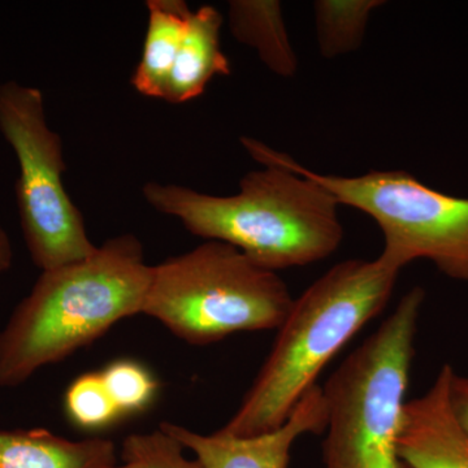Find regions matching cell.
<instances>
[{"label": "cell", "instance_id": "cell-8", "mask_svg": "<svg viewBox=\"0 0 468 468\" xmlns=\"http://www.w3.org/2000/svg\"><path fill=\"white\" fill-rule=\"evenodd\" d=\"M326 419L324 394L316 385L285 424L264 435L234 437L220 430L202 435L169 421H163L159 428L177 440L185 451L192 452L205 468H288L295 441L309 433L323 435Z\"/></svg>", "mask_w": 468, "mask_h": 468}, {"label": "cell", "instance_id": "cell-2", "mask_svg": "<svg viewBox=\"0 0 468 468\" xmlns=\"http://www.w3.org/2000/svg\"><path fill=\"white\" fill-rule=\"evenodd\" d=\"M258 163L264 168L245 175L234 196L159 183L144 184L143 194L194 236L229 243L275 272L334 254L344 239L337 199L306 176L270 160Z\"/></svg>", "mask_w": 468, "mask_h": 468}, {"label": "cell", "instance_id": "cell-19", "mask_svg": "<svg viewBox=\"0 0 468 468\" xmlns=\"http://www.w3.org/2000/svg\"><path fill=\"white\" fill-rule=\"evenodd\" d=\"M14 261V248L5 228L0 226V275L7 272Z\"/></svg>", "mask_w": 468, "mask_h": 468}, {"label": "cell", "instance_id": "cell-12", "mask_svg": "<svg viewBox=\"0 0 468 468\" xmlns=\"http://www.w3.org/2000/svg\"><path fill=\"white\" fill-rule=\"evenodd\" d=\"M146 5L149 27L132 85L144 97L163 100L193 12L183 0H149Z\"/></svg>", "mask_w": 468, "mask_h": 468}, {"label": "cell", "instance_id": "cell-7", "mask_svg": "<svg viewBox=\"0 0 468 468\" xmlns=\"http://www.w3.org/2000/svg\"><path fill=\"white\" fill-rule=\"evenodd\" d=\"M0 133L16 155L18 218L33 263L48 271L90 257L98 246L64 187L63 141L48 124L39 89L0 85Z\"/></svg>", "mask_w": 468, "mask_h": 468}, {"label": "cell", "instance_id": "cell-14", "mask_svg": "<svg viewBox=\"0 0 468 468\" xmlns=\"http://www.w3.org/2000/svg\"><path fill=\"white\" fill-rule=\"evenodd\" d=\"M381 0H319L315 2L316 36L326 58L356 50L365 39L369 15Z\"/></svg>", "mask_w": 468, "mask_h": 468}, {"label": "cell", "instance_id": "cell-20", "mask_svg": "<svg viewBox=\"0 0 468 468\" xmlns=\"http://www.w3.org/2000/svg\"><path fill=\"white\" fill-rule=\"evenodd\" d=\"M113 468H141L137 463H132V462H124L122 464H116Z\"/></svg>", "mask_w": 468, "mask_h": 468}, {"label": "cell", "instance_id": "cell-1", "mask_svg": "<svg viewBox=\"0 0 468 468\" xmlns=\"http://www.w3.org/2000/svg\"><path fill=\"white\" fill-rule=\"evenodd\" d=\"M151 272L143 242L131 233L107 239L85 260L41 271L0 331V388L26 383L143 314Z\"/></svg>", "mask_w": 468, "mask_h": 468}, {"label": "cell", "instance_id": "cell-4", "mask_svg": "<svg viewBox=\"0 0 468 468\" xmlns=\"http://www.w3.org/2000/svg\"><path fill=\"white\" fill-rule=\"evenodd\" d=\"M426 292L415 286L322 387L324 468H409L399 432Z\"/></svg>", "mask_w": 468, "mask_h": 468}, {"label": "cell", "instance_id": "cell-10", "mask_svg": "<svg viewBox=\"0 0 468 468\" xmlns=\"http://www.w3.org/2000/svg\"><path fill=\"white\" fill-rule=\"evenodd\" d=\"M115 442L69 440L46 428L0 431V468H113Z\"/></svg>", "mask_w": 468, "mask_h": 468}, {"label": "cell", "instance_id": "cell-6", "mask_svg": "<svg viewBox=\"0 0 468 468\" xmlns=\"http://www.w3.org/2000/svg\"><path fill=\"white\" fill-rule=\"evenodd\" d=\"M251 158L270 160L325 187L340 205L365 212L383 232L378 257L399 268L426 260L451 279L468 282V198L432 189L405 171H372L356 177L319 175L270 146L241 138Z\"/></svg>", "mask_w": 468, "mask_h": 468}, {"label": "cell", "instance_id": "cell-5", "mask_svg": "<svg viewBox=\"0 0 468 468\" xmlns=\"http://www.w3.org/2000/svg\"><path fill=\"white\" fill-rule=\"evenodd\" d=\"M292 301L275 271L229 243L207 241L153 266L143 314L202 346L241 332L277 331Z\"/></svg>", "mask_w": 468, "mask_h": 468}, {"label": "cell", "instance_id": "cell-15", "mask_svg": "<svg viewBox=\"0 0 468 468\" xmlns=\"http://www.w3.org/2000/svg\"><path fill=\"white\" fill-rule=\"evenodd\" d=\"M64 409L75 426L89 431L109 427L122 417L104 387L101 372H86L75 378L64 396Z\"/></svg>", "mask_w": 468, "mask_h": 468}, {"label": "cell", "instance_id": "cell-9", "mask_svg": "<svg viewBox=\"0 0 468 468\" xmlns=\"http://www.w3.org/2000/svg\"><path fill=\"white\" fill-rule=\"evenodd\" d=\"M452 374L443 365L432 387L403 406L397 443L409 468H468V436L449 401Z\"/></svg>", "mask_w": 468, "mask_h": 468}, {"label": "cell", "instance_id": "cell-16", "mask_svg": "<svg viewBox=\"0 0 468 468\" xmlns=\"http://www.w3.org/2000/svg\"><path fill=\"white\" fill-rule=\"evenodd\" d=\"M101 377L122 415L144 411L158 393L155 378L135 360H115L101 369Z\"/></svg>", "mask_w": 468, "mask_h": 468}, {"label": "cell", "instance_id": "cell-13", "mask_svg": "<svg viewBox=\"0 0 468 468\" xmlns=\"http://www.w3.org/2000/svg\"><path fill=\"white\" fill-rule=\"evenodd\" d=\"M229 26L237 41L250 46L277 76L297 72V55L286 32L282 5L275 0L229 2Z\"/></svg>", "mask_w": 468, "mask_h": 468}, {"label": "cell", "instance_id": "cell-11", "mask_svg": "<svg viewBox=\"0 0 468 468\" xmlns=\"http://www.w3.org/2000/svg\"><path fill=\"white\" fill-rule=\"evenodd\" d=\"M223 16L212 5L193 12L169 73L163 101L180 104L198 98L215 76L230 75V63L221 51Z\"/></svg>", "mask_w": 468, "mask_h": 468}, {"label": "cell", "instance_id": "cell-17", "mask_svg": "<svg viewBox=\"0 0 468 468\" xmlns=\"http://www.w3.org/2000/svg\"><path fill=\"white\" fill-rule=\"evenodd\" d=\"M122 457L141 468H205L196 458H187L183 445L160 428L126 437Z\"/></svg>", "mask_w": 468, "mask_h": 468}, {"label": "cell", "instance_id": "cell-3", "mask_svg": "<svg viewBox=\"0 0 468 468\" xmlns=\"http://www.w3.org/2000/svg\"><path fill=\"white\" fill-rule=\"evenodd\" d=\"M399 275V268L378 257L341 261L319 277L292 301L254 383L221 432L260 436L285 424L328 363L383 313Z\"/></svg>", "mask_w": 468, "mask_h": 468}, {"label": "cell", "instance_id": "cell-18", "mask_svg": "<svg viewBox=\"0 0 468 468\" xmlns=\"http://www.w3.org/2000/svg\"><path fill=\"white\" fill-rule=\"evenodd\" d=\"M449 401L458 423L468 436V377L452 374L449 387Z\"/></svg>", "mask_w": 468, "mask_h": 468}]
</instances>
